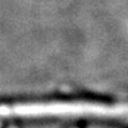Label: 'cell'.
Returning <instances> with one entry per match:
<instances>
[{"mask_svg": "<svg viewBox=\"0 0 128 128\" xmlns=\"http://www.w3.org/2000/svg\"><path fill=\"white\" fill-rule=\"evenodd\" d=\"M121 117L128 116V104H102L93 102H19L1 103L0 118H48V117Z\"/></svg>", "mask_w": 128, "mask_h": 128, "instance_id": "1", "label": "cell"}]
</instances>
